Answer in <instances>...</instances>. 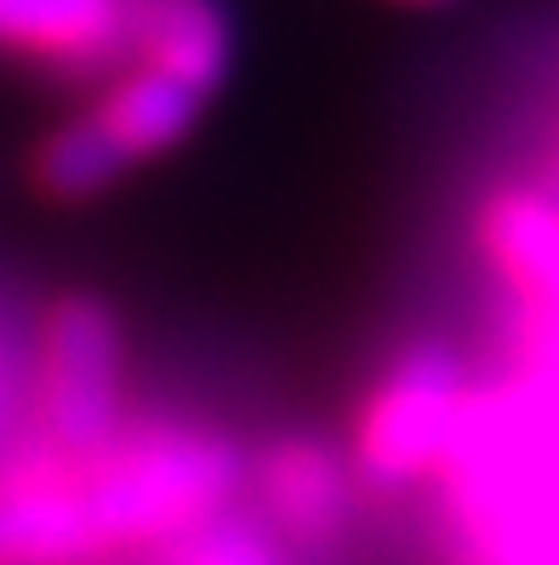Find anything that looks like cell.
Instances as JSON below:
<instances>
[{"label":"cell","instance_id":"6da1fadb","mask_svg":"<svg viewBox=\"0 0 559 565\" xmlns=\"http://www.w3.org/2000/svg\"><path fill=\"white\" fill-rule=\"evenodd\" d=\"M240 486V451L206 428L149 423L120 428L109 446L80 457V491L104 548L172 543L223 514Z\"/></svg>","mask_w":559,"mask_h":565},{"label":"cell","instance_id":"7a4b0ae2","mask_svg":"<svg viewBox=\"0 0 559 565\" xmlns=\"http://www.w3.org/2000/svg\"><path fill=\"white\" fill-rule=\"evenodd\" d=\"M469 365L445 343H411L388 360L354 417V462L372 486L400 491L422 475H440L463 435L469 412Z\"/></svg>","mask_w":559,"mask_h":565},{"label":"cell","instance_id":"3957f363","mask_svg":"<svg viewBox=\"0 0 559 565\" xmlns=\"http://www.w3.org/2000/svg\"><path fill=\"white\" fill-rule=\"evenodd\" d=\"M120 383L126 343L104 303L69 297L46 315L41 331V423L46 446L86 457L120 435Z\"/></svg>","mask_w":559,"mask_h":565},{"label":"cell","instance_id":"277c9868","mask_svg":"<svg viewBox=\"0 0 559 565\" xmlns=\"http://www.w3.org/2000/svg\"><path fill=\"white\" fill-rule=\"evenodd\" d=\"M480 257L514 297L519 360H559V201L542 183H497L474 217Z\"/></svg>","mask_w":559,"mask_h":565},{"label":"cell","instance_id":"5b68a950","mask_svg":"<svg viewBox=\"0 0 559 565\" xmlns=\"http://www.w3.org/2000/svg\"><path fill=\"white\" fill-rule=\"evenodd\" d=\"M109 554L80 491V457L35 451L0 480V565H92Z\"/></svg>","mask_w":559,"mask_h":565},{"label":"cell","instance_id":"8992f818","mask_svg":"<svg viewBox=\"0 0 559 565\" xmlns=\"http://www.w3.org/2000/svg\"><path fill=\"white\" fill-rule=\"evenodd\" d=\"M451 514L474 565H559V457L474 491H451Z\"/></svg>","mask_w":559,"mask_h":565},{"label":"cell","instance_id":"52a82bcc","mask_svg":"<svg viewBox=\"0 0 559 565\" xmlns=\"http://www.w3.org/2000/svg\"><path fill=\"white\" fill-rule=\"evenodd\" d=\"M235 57L217 0H126V63L160 70L194 92H217Z\"/></svg>","mask_w":559,"mask_h":565},{"label":"cell","instance_id":"ba28073f","mask_svg":"<svg viewBox=\"0 0 559 565\" xmlns=\"http://www.w3.org/2000/svg\"><path fill=\"white\" fill-rule=\"evenodd\" d=\"M0 46L69 75L126 63V0H0Z\"/></svg>","mask_w":559,"mask_h":565},{"label":"cell","instance_id":"9c48e42d","mask_svg":"<svg viewBox=\"0 0 559 565\" xmlns=\"http://www.w3.org/2000/svg\"><path fill=\"white\" fill-rule=\"evenodd\" d=\"M257 486H262V509L280 520V531L303 543H325L348 514L343 462L314 440H280L257 462Z\"/></svg>","mask_w":559,"mask_h":565},{"label":"cell","instance_id":"30bf717a","mask_svg":"<svg viewBox=\"0 0 559 565\" xmlns=\"http://www.w3.org/2000/svg\"><path fill=\"white\" fill-rule=\"evenodd\" d=\"M201 104H206V92H194V86L160 75V70H143V63H126V75L109 81L104 104H97L92 115L131 166V160H154L172 143H183L194 115H201Z\"/></svg>","mask_w":559,"mask_h":565},{"label":"cell","instance_id":"8fae6325","mask_svg":"<svg viewBox=\"0 0 559 565\" xmlns=\"http://www.w3.org/2000/svg\"><path fill=\"white\" fill-rule=\"evenodd\" d=\"M120 172H126V154L115 149L109 131L97 126V115L52 131V138L41 143V160H35L41 189L57 194V201H92V194L109 189Z\"/></svg>","mask_w":559,"mask_h":565},{"label":"cell","instance_id":"7c38bea8","mask_svg":"<svg viewBox=\"0 0 559 565\" xmlns=\"http://www.w3.org/2000/svg\"><path fill=\"white\" fill-rule=\"evenodd\" d=\"M160 565H280V548L262 525L246 520H206L183 531V537L166 543V559Z\"/></svg>","mask_w":559,"mask_h":565},{"label":"cell","instance_id":"4fadbf2b","mask_svg":"<svg viewBox=\"0 0 559 565\" xmlns=\"http://www.w3.org/2000/svg\"><path fill=\"white\" fill-rule=\"evenodd\" d=\"M548 189H553V201H559V154H553V183Z\"/></svg>","mask_w":559,"mask_h":565},{"label":"cell","instance_id":"5bb4252c","mask_svg":"<svg viewBox=\"0 0 559 565\" xmlns=\"http://www.w3.org/2000/svg\"><path fill=\"white\" fill-rule=\"evenodd\" d=\"M411 7H434V0H411Z\"/></svg>","mask_w":559,"mask_h":565}]
</instances>
